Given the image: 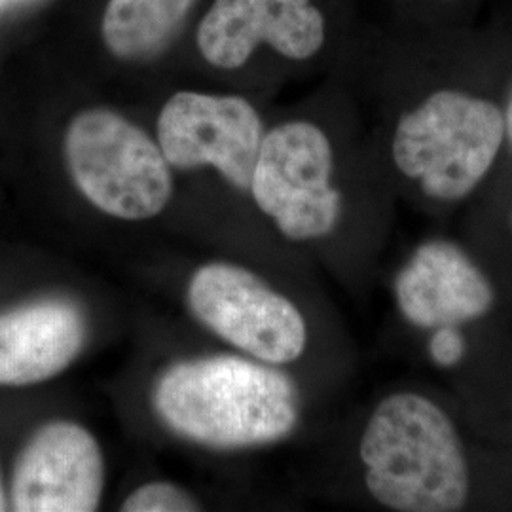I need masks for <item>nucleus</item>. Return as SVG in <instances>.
Listing matches in <instances>:
<instances>
[{"instance_id":"2","label":"nucleus","mask_w":512,"mask_h":512,"mask_svg":"<svg viewBox=\"0 0 512 512\" xmlns=\"http://www.w3.org/2000/svg\"><path fill=\"white\" fill-rule=\"evenodd\" d=\"M368 495L395 512L463 511L471 495L465 444L433 399L395 391L374 406L359 439Z\"/></svg>"},{"instance_id":"3","label":"nucleus","mask_w":512,"mask_h":512,"mask_svg":"<svg viewBox=\"0 0 512 512\" xmlns=\"http://www.w3.org/2000/svg\"><path fill=\"white\" fill-rule=\"evenodd\" d=\"M63 162L78 196L116 222L158 219L175 196L173 167L156 137L107 107L80 110L69 120Z\"/></svg>"},{"instance_id":"11","label":"nucleus","mask_w":512,"mask_h":512,"mask_svg":"<svg viewBox=\"0 0 512 512\" xmlns=\"http://www.w3.org/2000/svg\"><path fill=\"white\" fill-rule=\"evenodd\" d=\"M395 300L418 329L465 325L495 306V287L471 255L448 239H429L395 277Z\"/></svg>"},{"instance_id":"6","label":"nucleus","mask_w":512,"mask_h":512,"mask_svg":"<svg viewBox=\"0 0 512 512\" xmlns=\"http://www.w3.org/2000/svg\"><path fill=\"white\" fill-rule=\"evenodd\" d=\"M249 196L281 238L308 245L330 238L344 217L327 133L306 120L268 129Z\"/></svg>"},{"instance_id":"10","label":"nucleus","mask_w":512,"mask_h":512,"mask_svg":"<svg viewBox=\"0 0 512 512\" xmlns=\"http://www.w3.org/2000/svg\"><path fill=\"white\" fill-rule=\"evenodd\" d=\"M90 332L84 306L65 294L0 310V387L54 380L82 357Z\"/></svg>"},{"instance_id":"7","label":"nucleus","mask_w":512,"mask_h":512,"mask_svg":"<svg viewBox=\"0 0 512 512\" xmlns=\"http://www.w3.org/2000/svg\"><path fill=\"white\" fill-rule=\"evenodd\" d=\"M264 135L262 116L239 95L173 93L156 122V141L173 171L213 169L241 194H249Z\"/></svg>"},{"instance_id":"12","label":"nucleus","mask_w":512,"mask_h":512,"mask_svg":"<svg viewBox=\"0 0 512 512\" xmlns=\"http://www.w3.org/2000/svg\"><path fill=\"white\" fill-rule=\"evenodd\" d=\"M196 0H109L101 35L110 54L126 61L150 59L177 37Z\"/></svg>"},{"instance_id":"5","label":"nucleus","mask_w":512,"mask_h":512,"mask_svg":"<svg viewBox=\"0 0 512 512\" xmlns=\"http://www.w3.org/2000/svg\"><path fill=\"white\" fill-rule=\"evenodd\" d=\"M183 302L202 329L260 363L294 365L310 346V325L300 306L238 262L196 266L184 281Z\"/></svg>"},{"instance_id":"17","label":"nucleus","mask_w":512,"mask_h":512,"mask_svg":"<svg viewBox=\"0 0 512 512\" xmlns=\"http://www.w3.org/2000/svg\"><path fill=\"white\" fill-rule=\"evenodd\" d=\"M10 2H21V0H0V6H6V4H10Z\"/></svg>"},{"instance_id":"14","label":"nucleus","mask_w":512,"mask_h":512,"mask_svg":"<svg viewBox=\"0 0 512 512\" xmlns=\"http://www.w3.org/2000/svg\"><path fill=\"white\" fill-rule=\"evenodd\" d=\"M465 338L458 325H444L433 329L429 340V355L440 368H452L465 357Z\"/></svg>"},{"instance_id":"1","label":"nucleus","mask_w":512,"mask_h":512,"mask_svg":"<svg viewBox=\"0 0 512 512\" xmlns=\"http://www.w3.org/2000/svg\"><path fill=\"white\" fill-rule=\"evenodd\" d=\"M148 403L165 431L213 452H245L289 439L302 414L300 391L283 366L232 349L162 366Z\"/></svg>"},{"instance_id":"8","label":"nucleus","mask_w":512,"mask_h":512,"mask_svg":"<svg viewBox=\"0 0 512 512\" xmlns=\"http://www.w3.org/2000/svg\"><path fill=\"white\" fill-rule=\"evenodd\" d=\"M107 492V458L82 421H44L19 448L8 484L10 511L93 512Z\"/></svg>"},{"instance_id":"9","label":"nucleus","mask_w":512,"mask_h":512,"mask_svg":"<svg viewBox=\"0 0 512 512\" xmlns=\"http://www.w3.org/2000/svg\"><path fill=\"white\" fill-rule=\"evenodd\" d=\"M266 42L294 61L325 42V18L311 0H215L198 27V50L222 71L243 67Z\"/></svg>"},{"instance_id":"4","label":"nucleus","mask_w":512,"mask_h":512,"mask_svg":"<svg viewBox=\"0 0 512 512\" xmlns=\"http://www.w3.org/2000/svg\"><path fill=\"white\" fill-rule=\"evenodd\" d=\"M505 141L501 109L456 90L431 93L393 135V162L437 202L467 198L494 167Z\"/></svg>"},{"instance_id":"15","label":"nucleus","mask_w":512,"mask_h":512,"mask_svg":"<svg viewBox=\"0 0 512 512\" xmlns=\"http://www.w3.org/2000/svg\"><path fill=\"white\" fill-rule=\"evenodd\" d=\"M503 118H505V139L509 141V145H511L512 148V90L511 97H509V103H507V110H505Z\"/></svg>"},{"instance_id":"13","label":"nucleus","mask_w":512,"mask_h":512,"mask_svg":"<svg viewBox=\"0 0 512 512\" xmlns=\"http://www.w3.org/2000/svg\"><path fill=\"white\" fill-rule=\"evenodd\" d=\"M202 499L183 484L173 480H147L122 497V512H196L203 511Z\"/></svg>"},{"instance_id":"16","label":"nucleus","mask_w":512,"mask_h":512,"mask_svg":"<svg viewBox=\"0 0 512 512\" xmlns=\"http://www.w3.org/2000/svg\"><path fill=\"white\" fill-rule=\"evenodd\" d=\"M10 505H8V490H6V484H4V476L0 471V512L8 511Z\"/></svg>"}]
</instances>
